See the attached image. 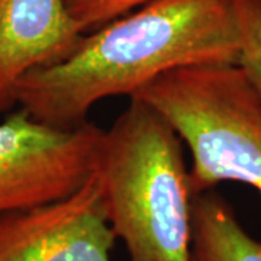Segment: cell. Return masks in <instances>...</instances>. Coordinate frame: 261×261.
<instances>
[{"mask_svg": "<svg viewBox=\"0 0 261 261\" xmlns=\"http://www.w3.org/2000/svg\"><path fill=\"white\" fill-rule=\"evenodd\" d=\"M232 0H151L84 34L74 51L18 84L16 103L35 121L71 129L97 102L132 96L168 71L237 64Z\"/></svg>", "mask_w": 261, "mask_h": 261, "instance_id": "6da1fadb", "label": "cell"}, {"mask_svg": "<svg viewBox=\"0 0 261 261\" xmlns=\"http://www.w3.org/2000/svg\"><path fill=\"white\" fill-rule=\"evenodd\" d=\"M96 174L129 261H190L193 195L183 142L148 103L132 97L103 132Z\"/></svg>", "mask_w": 261, "mask_h": 261, "instance_id": "7a4b0ae2", "label": "cell"}, {"mask_svg": "<svg viewBox=\"0 0 261 261\" xmlns=\"http://www.w3.org/2000/svg\"><path fill=\"white\" fill-rule=\"evenodd\" d=\"M132 97L154 108L187 145L193 197L225 181L261 196V100L240 65L177 68Z\"/></svg>", "mask_w": 261, "mask_h": 261, "instance_id": "3957f363", "label": "cell"}, {"mask_svg": "<svg viewBox=\"0 0 261 261\" xmlns=\"http://www.w3.org/2000/svg\"><path fill=\"white\" fill-rule=\"evenodd\" d=\"M103 132L90 122L64 129L20 108L9 112L0 123V215L73 195L96 171Z\"/></svg>", "mask_w": 261, "mask_h": 261, "instance_id": "277c9868", "label": "cell"}, {"mask_svg": "<svg viewBox=\"0 0 261 261\" xmlns=\"http://www.w3.org/2000/svg\"><path fill=\"white\" fill-rule=\"evenodd\" d=\"M115 241L96 171L64 199L0 215V261H112Z\"/></svg>", "mask_w": 261, "mask_h": 261, "instance_id": "5b68a950", "label": "cell"}, {"mask_svg": "<svg viewBox=\"0 0 261 261\" xmlns=\"http://www.w3.org/2000/svg\"><path fill=\"white\" fill-rule=\"evenodd\" d=\"M83 35L64 0H0V113L18 108L25 75L61 63Z\"/></svg>", "mask_w": 261, "mask_h": 261, "instance_id": "8992f818", "label": "cell"}, {"mask_svg": "<svg viewBox=\"0 0 261 261\" xmlns=\"http://www.w3.org/2000/svg\"><path fill=\"white\" fill-rule=\"evenodd\" d=\"M190 261H261V240L212 190L193 197Z\"/></svg>", "mask_w": 261, "mask_h": 261, "instance_id": "52a82bcc", "label": "cell"}, {"mask_svg": "<svg viewBox=\"0 0 261 261\" xmlns=\"http://www.w3.org/2000/svg\"><path fill=\"white\" fill-rule=\"evenodd\" d=\"M240 34L238 63L261 100V0H232Z\"/></svg>", "mask_w": 261, "mask_h": 261, "instance_id": "ba28073f", "label": "cell"}, {"mask_svg": "<svg viewBox=\"0 0 261 261\" xmlns=\"http://www.w3.org/2000/svg\"><path fill=\"white\" fill-rule=\"evenodd\" d=\"M148 2L151 0H64L71 18L83 34L100 28Z\"/></svg>", "mask_w": 261, "mask_h": 261, "instance_id": "9c48e42d", "label": "cell"}]
</instances>
